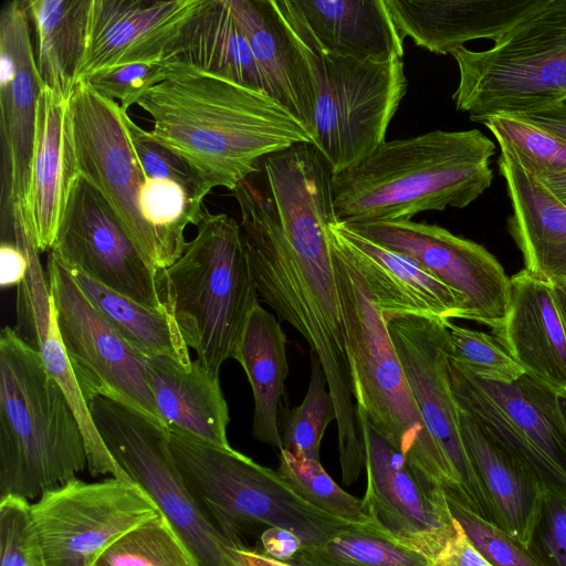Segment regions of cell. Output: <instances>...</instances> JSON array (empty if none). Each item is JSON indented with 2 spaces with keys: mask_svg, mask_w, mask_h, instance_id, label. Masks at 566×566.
Here are the masks:
<instances>
[{
  "mask_svg": "<svg viewBox=\"0 0 566 566\" xmlns=\"http://www.w3.org/2000/svg\"><path fill=\"white\" fill-rule=\"evenodd\" d=\"M261 298L307 342L325 374L335 411L342 479L355 483L365 468L345 326L327 227L279 223L268 192L248 179L232 191Z\"/></svg>",
  "mask_w": 566,
  "mask_h": 566,
  "instance_id": "cell-1",
  "label": "cell"
},
{
  "mask_svg": "<svg viewBox=\"0 0 566 566\" xmlns=\"http://www.w3.org/2000/svg\"><path fill=\"white\" fill-rule=\"evenodd\" d=\"M153 118L150 136L188 161L209 188L232 191L268 156L313 145L304 126L262 91L186 66L136 103Z\"/></svg>",
  "mask_w": 566,
  "mask_h": 566,
  "instance_id": "cell-2",
  "label": "cell"
},
{
  "mask_svg": "<svg viewBox=\"0 0 566 566\" xmlns=\"http://www.w3.org/2000/svg\"><path fill=\"white\" fill-rule=\"evenodd\" d=\"M494 154L495 144L476 128L385 140L353 168L332 175L336 218L401 222L465 208L490 188Z\"/></svg>",
  "mask_w": 566,
  "mask_h": 566,
  "instance_id": "cell-3",
  "label": "cell"
},
{
  "mask_svg": "<svg viewBox=\"0 0 566 566\" xmlns=\"http://www.w3.org/2000/svg\"><path fill=\"white\" fill-rule=\"evenodd\" d=\"M87 468L85 441L40 354L10 326L0 334V497L31 500Z\"/></svg>",
  "mask_w": 566,
  "mask_h": 566,
  "instance_id": "cell-4",
  "label": "cell"
},
{
  "mask_svg": "<svg viewBox=\"0 0 566 566\" xmlns=\"http://www.w3.org/2000/svg\"><path fill=\"white\" fill-rule=\"evenodd\" d=\"M181 256L159 271L161 300L186 344L211 375L233 358L259 304L240 223L205 211Z\"/></svg>",
  "mask_w": 566,
  "mask_h": 566,
  "instance_id": "cell-5",
  "label": "cell"
},
{
  "mask_svg": "<svg viewBox=\"0 0 566 566\" xmlns=\"http://www.w3.org/2000/svg\"><path fill=\"white\" fill-rule=\"evenodd\" d=\"M328 239L356 412L361 413L368 424L405 457L422 481L452 494L454 484L449 468L422 421L386 321L355 265L329 233Z\"/></svg>",
  "mask_w": 566,
  "mask_h": 566,
  "instance_id": "cell-6",
  "label": "cell"
},
{
  "mask_svg": "<svg viewBox=\"0 0 566 566\" xmlns=\"http://www.w3.org/2000/svg\"><path fill=\"white\" fill-rule=\"evenodd\" d=\"M169 444L201 509L238 545H244L243 533L264 526L292 532L302 549H310L354 525L314 507L277 471L232 448L174 432H169Z\"/></svg>",
  "mask_w": 566,
  "mask_h": 566,
  "instance_id": "cell-7",
  "label": "cell"
},
{
  "mask_svg": "<svg viewBox=\"0 0 566 566\" xmlns=\"http://www.w3.org/2000/svg\"><path fill=\"white\" fill-rule=\"evenodd\" d=\"M275 1L313 78V146L332 175L350 169L385 142L408 88L403 61L369 63L331 54L314 40L293 0Z\"/></svg>",
  "mask_w": 566,
  "mask_h": 566,
  "instance_id": "cell-8",
  "label": "cell"
},
{
  "mask_svg": "<svg viewBox=\"0 0 566 566\" xmlns=\"http://www.w3.org/2000/svg\"><path fill=\"white\" fill-rule=\"evenodd\" d=\"M69 109L77 171L105 197L148 264L157 261V238L184 214L189 189L170 178L150 186L136 158L118 103L80 81Z\"/></svg>",
  "mask_w": 566,
  "mask_h": 566,
  "instance_id": "cell-9",
  "label": "cell"
},
{
  "mask_svg": "<svg viewBox=\"0 0 566 566\" xmlns=\"http://www.w3.org/2000/svg\"><path fill=\"white\" fill-rule=\"evenodd\" d=\"M493 43L451 53L459 70L457 111L482 123L566 99V0H549Z\"/></svg>",
  "mask_w": 566,
  "mask_h": 566,
  "instance_id": "cell-10",
  "label": "cell"
},
{
  "mask_svg": "<svg viewBox=\"0 0 566 566\" xmlns=\"http://www.w3.org/2000/svg\"><path fill=\"white\" fill-rule=\"evenodd\" d=\"M93 422L108 452L155 502L199 566H238L227 538L201 509L172 455L169 431L143 413L97 396L88 401Z\"/></svg>",
  "mask_w": 566,
  "mask_h": 566,
  "instance_id": "cell-11",
  "label": "cell"
},
{
  "mask_svg": "<svg viewBox=\"0 0 566 566\" xmlns=\"http://www.w3.org/2000/svg\"><path fill=\"white\" fill-rule=\"evenodd\" d=\"M448 373L458 408L517 457L546 493L566 497V420L559 395L528 374L500 384L450 358Z\"/></svg>",
  "mask_w": 566,
  "mask_h": 566,
  "instance_id": "cell-12",
  "label": "cell"
},
{
  "mask_svg": "<svg viewBox=\"0 0 566 566\" xmlns=\"http://www.w3.org/2000/svg\"><path fill=\"white\" fill-rule=\"evenodd\" d=\"M135 482L77 478L45 491L31 504V525L44 566H93L119 537L158 515Z\"/></svg>",
  "mask_w": 566,
  "mask_h": 566,
  "instance_id": "cell-13",
  "label": "cell"
},
{
  "mask_svg": "<svg viewBox=\"0 0 566 566\" xmlns=\"http://www.w3.org/2000/svg\"><path fill=\"white\" fill-rule=\"evenodd\" d=\"M46 275L59 334L86 401L105 397L164 426L144 357L115 331L51 251Z\"/></svg>",
  "mask_w": 566,
  "mask_h": 566,
  "instance_id": "cell-14",
  "label": "cell"
},
{
  "mask_svg": "<svg viewBox=\"0 0 566 566\" xmlns=\"http://www.w3.org/2000/svg\"><path fill=\"white\" fill-rule=\"evenodd\" d=\"M444 322L398 316L386 325L422 421L452 476L454 493L447 494L492 522L490 502L462 441L459 408L449 380L450 338Z\"/></svg>",
  "mask_w": 566,
  "mask_h": 566,
  "instance_id": "cell-15",
  "label": "cell"
},
{
  "mask_svg": "<svg viewBox=\"0 0 566 566\" xmlns=\"http://www.w3.org/2000/svg\"><path fill=\"white\" fill-rule=\"evenodd\" d=\"M69 269L132 300L165 308L158 275L113 208L78 171L73 178L50 250Z\"/></svg>",
  "mask_w": 566,
  "mask_h": 566,
  "instance_id": "cell-16",
  "label": "cell"
},
{
  "mask_svg": "<svg viewBox=\"0 0 566 566\" xmlns=\"http://www.w3.org/2000/svg\"><path fill=\"white\" fill-rule=\"evenodd\" d=\"M365 444L367 485L361 499L373 527L441 566L459 533L444 489L422 481L405 457L356 412Z\"/></svg>",
  "mask_w": 566,
  "mask_h": 566,
  "instance_id": "cell-17",
  "label": "cell"
},
{
  "mask_svg": "<svg viewBox=\"0 0 566 566\" xmlns=\"http://www.w3.org/2000/svg\"><path fill=\"white\" fill-rule=\"evenodd\" d=\"M344 224L431 272L460 297L463 319L492 331L503 324L511 305V277L483 245L412 220Z\"/></svg>",
  "mask_w": 566,
  "mask_h": 566,
  "instance_id": "cell-18",
  "label": "cell"
},
{
  "mask_svg": "<svg viewBox=\"0 0 566 566\" xmlns=\"http://www.w3.org/2000/svg\"><path fill=\"white\" fill-rule=\"evenodd\" d=\"M44 86L31 43L28 0L8 1L0 12L1 198L13 200L27 217L38 103Z\"/></svg>",
  "mask_w": 566,
  "mask_h": 566,
  "instance_id": "cell-19",
  "label": "cell"
},
{
  "mask_svg": "<svg viewBox=\"0 0 566 566\" xmlns=\"http://www.w3.org/2000/svg\"><path fill=\"white\" fill-rule=\"evenodd\" d=\"M328 233L361 275L385 321L398 316L463 319L460 297L415 260L337 221Z\"/></svg>",
  "mask_w": 566,
  "mask_h": 566,
  "instance_id": "cell-20",
  "label": "cell"
},
{
  "mask_svg": "<svg viewBox=\"0 0 566 566\" xmlns=\"http://www.w3.org/2000/svg\"><path fill=\"white\" fill-rule=\"evenodd\" d=\"M39 250L30 253L24 280L17 290V334L36 350L50 376L64 392L82 430L87 455V469L94 476L132 481L104 444L91 416L72 365L59 334L48 277L39 259Z\"/></svg>",
  "mask_w": 566,
  "mask_h": 566,
  "instance_id": "cell-21",
  "label": "cell"
},
{
  "mask_svg": "<svg viewBox=\"0 0 566 566\" xmlns=\"http://www.w3.org/2000/svg\"><path fill=\"white\" fill-rule=\"evenodd\" d=\"M199 0H93L78 82L116 65L161 60L176 27Z\"/></svg>",
  "mask_w": 566,
  "mask_h": 566,
  "instance_id": "cell-22",
  "label": "cell"
},
{
  "mask_svg": "<svg viewBox=\"0 0 566 566\" xmlns=\"http://www.w3.org/2000/svg\"><path fill=\"white\" fill-rule=\"evenodd\" d=\"M549 0H385L401 35L434 54L495 41Z\"/></svg>",
  "mask_w": 566,
  "mask_h": 566,
  "instance_id": "cell-23",
  "label": "cell"
},
{
  "mask_svg": "<svg viewBox=\"0 0 566 566\" xmlns=\"http://www.w3.org/2000/svg\"><path fill=\"white\" fill-rule=\"evenodd\" d=\"M511 285L509 313L493 335L526 374L565 395L566 335L553 284L523 269Z\"/></svg>",
  "mask_w": 566,
  "mask_h": 566,
  "instance_id": "cell-24",
  "label": "cell"
},
{
  "mask_svg": "<svg viewBox=\"0 0 566 566\" xmlns=\"http://www.w3.org/2000/svg\"><path fill=\"white\" fill-rule=\"evenodd\" d=\"M266 81L269 94L313 139L315 87L304 53L275 0H228Z\"/></svg>",
  "mask_w": 566,
  "mask_h": 566,
  "instance_id": "cell-25",
  "label": "cell"
},
{
  "mask_svg": "<svg viewBox=\"0 0 566 566\" xmlns=\"http://www.w3.org/2000/svg\"><path fill=\"white\" fill-rule=\"evenodd\" d=\"M497 144V168L512 207L507 227L524 269L553 285L566 284V207L504 144Z\"/></svg>",
  "mask_w": 566,
  "mask_h": 566,
  "instance_id": "cell-26",
  "label": "cell"
},
{
  "mask_svg": "<svg viewBox=\"0 0 566 566\" xmlns=\"http://www.w3.org/2000/svg\"><path fill=\"white\" fill-rule=\"evenodd\" d=\"M77 174L69 101L44 86L38 103L27 212L40 252L50 251Z\"/></svg>",
  "mask_w": 566,
  "mask_h": 566,
  "instance_id": "cell-27",
  "label": "cell"
},
{
  "mask_svg": "<svg viewBox=\"0 0 566 566\" xmlns=\"http://www.w3.org/2000/svg\"><path fill=\"white\" fill-rule=\"evenodd\" d=\"M160 59L166 67L195 69L269 94L266 81L228 0H199L176 27Z\"/></svg>",
  "mask_w": 566,
  "mask_h": 566,
  "instance_id": "cell-28",
  "label": "cell"
},
{
  "mask_svg": "<svg viewBox=\"0 0 566 566\" xmlns=\"http://www.w3.org/2000/svg\"><path fill=\"white\" fill-rule=\"evenodd\" d=\"M462 441L490 502L492 522L528 546L543 497L537 476L459 409Z\"/></svg>",
  "mask_w": 566,
  "mask_h": 566,
  "instance_id": "cell-29",
  "label": "cell"
},
{
  "mask_svg": "<svg viewBox=\"0 0 566 566\" xmlns=\"http://www.w3.org/2000/svg\"><path fill=\"white\" fill-rule=\"evenodd\" d=\"M144 363L158 413L169 432L231 448L229 408L219 376L208 373L197 359L189 366L170 357L144 358Z\"/></svg>",
  "mask_w": 566,
  "mask_h": 566,
  "instance_id": "cell-30",
  "label": "cell"
},
{
  "mask_svg": "<svg viewBox=\"0 0 566 566\" xmlns=\"http://www.w3.org/2000/svg\"><path fill=\"white\" fill-rule=\"evenodd\" d=\"M324 51L369 63L402 59L405 38L385 0H293Z\"/></svg>",
  "mask_w": 566,
  "mask_h": 566,
  "instance_id": "cell-31",
  "label": "cell"
},
{
  "mask_svg": "<svg viewBox=\"0 0 566 566\" xmlns=\"http://www.w3.org/2000/svg\"><path fill=\"white\" fill-rule=\"evenodd\" d=\"M286 343L281 324L259 303L233 356L245 371L253 394L252 436L279 451L283 450L281 416L289 376Z\"/></svg>",
  "mask_w": 566,
  "mask_h": 566,
  "instance_id": "cell-32",
  "label": "cell"
},
{
  "mask_svg": "<svg viewBox=\"0 0 566 566\" xmlns=\"http://www.w3.org/2000/svg\"><path fill=\"white\" fill-rule=\"evenodd\" d=\"M93 0H28L44 85L66 101L78 83L90 35Z\"/></svg>",
  "mask_w": 566,
  "mask_h": 566,
  "instance_id": "cell-33",
  "label": "cell"
},
{
  "mask_svg": "<svg viewBox=\"0 0 566 566\" xmlns=\"http://www.w3.org/2000/svg\"><path fill=\"white\" fill-rule=\"evenodd\" d=\"M71 272L85 296L137 354L191 364L189 347L166 307L143 305L78 271Z\"/></svg>",
  "mask_w": 566,
  "mask_h": 566,
  "instance_id": "cell-34",
  "label": "cell"
},
{
  "mask_svg": "<svg viewBox=\"0 0 566 566\" xmlns=\"http://www.w3.org/2000/svg\"><path fill=\"white\" fill-rule=\"evenodd\" d=\"M295 566H440L423 553L385 537L373 526L352 525L321 546L300 551Z\"/></svg>",
  "mask_w": 566,
  "mask_h": 566,
  "instance_id": "cell-35",
  "label": "cell"
},
{
  "mask_svg": "<svg viewBox=\"0 0 566 566\" xmlns=\"http://www.w3.org/2000/svg\"><path fill=\"white\" fill-rule=\"evenodd\" d=\"M93 566H199L167 517L158 515L128 531Z\"/></svg>",
  "mask_w": 566,
  "mask_h": 566,
  "instance_id": "cell-36",
  "label": "cell"
},
{
  "mask_svg": "<svg viewBox=\"0 0 566 566\" xmlns=\"http://www.w3.org/2000/svg\"><path fill=\"white\" fill-rule=\"evenodd\" d=\"M277 473L307 503L349 524L373 526L361 499L344 491L317 460L280 451Z\"/></svg>",
  "mask_w": 566,
  "mask_h": 566,
  "instance_id": "cell-37",
  "label": "cell"
},
{
  "mask_svg": "<svg viewBox=\"0 0 566 566\" xmlns=\"http://www.w3.org/2000/svg\"><path fill=\"white\" fill-rule=\"evenodd\" d=\"M336 411L319 359L311 354V378L302 403L281 420L283 449L305 459L319 461V447Z\"/></svg>",
  "mask_w": 566,
  "mask_h": 566,
  "instance_id": "cell-38",
  "label": "cell"
},
{
  "mask_svg": "<svg viewBox=\"0 0 566 566\" xmlns=\"http://www.w3.org/2000/svg\"><path fill=\"white\" fill-rule=\"evenodd\" d=\"M483 124L534 176L566 174V143L551 133L512 115H496Z\"/></svg>",
  "mask_w": 566,
  "mask_h": 566,
  "instance_id": "cell-39",
  "label": "cell"
},
{
  "mask_svg": "<svg viewBox=\"0 0 566 566\" xmlns=\"http://www.w3.org/2000/svg\"><path fill=\"white\" fill-rule=\"evenodd\" d=\"M450 338L449 358L476 377L511 384L526 374L501 342L491 334L446 319Z\"/></svg>",
  "mask_w": 566,
  "mask_h": 566,
  "instance_id": "cell-40",
  "label": "cell"
},
{
  "mask_svg": "<svg viewBox=\"0 0 566 566\" xmlns=\"http://www.w3.org/2000/svg\"><path fill=\"white\" fill-rule=\"evenodd\" d=\"M452 516L490 566H544L528 546L446 493Z\"/></svg>",
  "mask_w": 566,
  "mask_h": 566,
  "instance_id": "cell-41",
  "label": "cell"
},
{
  "mask_svg": "<svg viewBox=\"0 0 566 566\" xmlns=\"http://www.w3.org/2000/svg\"><path fill=\"white\" fill-rule=\"evenodd\" d=\"M28 500L0 497V566H44Z\"/></svg>",
  "mask_w": 566,
  "mask_h": 566,
  "instance_id": "cell-42",
  "label": "cell"
},
{
  "mask_svg": "<svg viewBox=\"0 0 566 566\" xmlns=\"http://www.w3.org/2000/svg\"><path fill=\"white\" fill-rule=\"evenodd\" d=\"M166 71L161 60L139 61L98 71L81 81L127 111L147 90L165 78Z\"/></svg>",
  "mask_w": 566,
  "mask_h": 566,
  "instance_id": "cell-43",
  "label": "cell"
},
{
  "mask_svg": "<svg viewBox=\"0 0 566 566\" xmlns=\"http://www.w3.org/2000/svg\"><path fill=\"white\" fill-rule=\"evenodd\" d=\"M528 548L544 566H566V497L545 493Z\"/></svg>",
  "mask_w": 566,
  "mask_h": 566,
  "instance_id": "cell-44",
  "label": "cell"
},
{
  "mask_svg": "<svg viewBox=\"0 0 566 566\" xmlns=\"http://www.w3.org/2000/svg\"><path fill=\"white\" fill-rule=\"evenodd\" d=\"M260 541L262 552L281 562L289 563L302 549V543L295 534L277 527L263 531Z\"/></svg>",
  "mask_w": 566,
  "mask_h": 566,
  "instance_id": "cell-45",
  "label": "cell"
},
{
  "mask_svg": "<svg viewBox=\"0 0 566 566\" xmlns=\"http://www.w3.org/2000/svg\"><path fill=\"white\" fill-rule=\"evenodd\" d=\"M512 116L530 122L566 143V99L545 108Z\"/></svg>",
  "mask_w": 566,
  "mask_h": 566,
  "instance_id": "cell-46",
  "label": "cell"
},
{
  "mask_svg": "<svg viewBox=\"0 0 566 566\" xmlns=\"http://www.w3.org/2000/svg\"><path fill=\"white\" fill-rule=\"evenodd\" d=\"M441 566H490L472 547L461 526L441 559Z\"/></svg>",
  "mask_w": 566,
  "mask_h": 566,
  "instance_id": "cell-47",
  "label": "cell"
},
{
  "mask_svg": "<svg viewBox=\"0 0 566 566\" xmlns=\"http://www.w3.org/2000/svg\"><path fill=\"white\" fill-rule=\"evenodd\" d=\"M230 554L238 566H294L275 559L258 549L249 548L245 545L231 548Z\"/></svg>",
  "mask_w": 566,
  "mask_h": 566,
  "instance_id": "cell-48",
  "label": "cell"
},
{
  "mask_svg": "<svg viewBox=\"0 0 566 566\" xmlns=\"http://www.w3.org/2000/svg\"><path fill=\"white\" fill-rule=\"evenodd\" d=\"M537 179L566 207V174L543 175Z\"/></svg>",
  "mask_w": 566,
  "mask_h": 566,
  "instance_id": "cell-49",
  "label": "cell"
},
{
  "mask_svg": "<svg viewBox=\"0 0 566 566\" xmlns=\"http://www.w3.org/2000/svg\"><path fill=\"white\" fill-rule=\"evenodd\" d=\"M557 308L566 335V284L553 285Z\"/></svg>",
  "mask_w": 566,
  "mask_h": 566,
  "instance_id": "cell-50",
  "label": "cell"
},
{
  "mask_svg": "<svg viewBox=\"0 0 566 566\" xmlns=\"http://www.w3.org/2000/svg\"><path fill=\"white\" fill-rule=\"evenodd\" d=\"M559 403H560V408H562L564 418L566 420V394L559 395Z\"/></svg>",
  "mask_w": 566,
  "mask_h": 566,
  "instance_id": "cell-51",
  "label": "cell"
},
{
  "mask_svg": "<svg viewBox=\"0 0 566 566\" xmlns=\"http://www.w3.org/2000/svg\"><path fill=\"white\" fill-rule=\"evenodd\" d=\"M295 566V565H294Z\"/></svg>",
  "mask_w": 566,
  "mask_h": 566,
  "instance_id": "cell-52",
  "label": "cell"
}]
</instances>
